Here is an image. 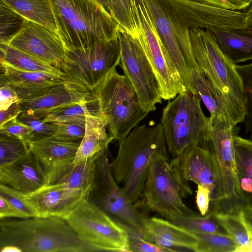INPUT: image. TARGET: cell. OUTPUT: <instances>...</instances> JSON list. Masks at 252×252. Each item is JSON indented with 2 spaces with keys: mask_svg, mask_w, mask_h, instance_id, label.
Masks as SVG:
<instances>
[{
  "mask_svg": "<svg viewBox=\"0 0 252 252\" xmlns=\"http://www.w3.org/2000/svg\"><path fill=\"white\" fill-rule=\"evenodd\" d=\"M0 44V62L21 71L48 73L61 77L60 71L54 66L10 45Z\"/></svg>",
  "mask_w": 252,
  "mask_h": 252,
  "instance_id": "cell-28",
  "label": "cell"
},
{
  "mask_svg": "<svg viewBox=\"0 0 252 252\" xmlns=\"http://www.w3.org/2000/svg\"><path fill=\"white\" fill-rule=\"evenodd\" d=\"M174 30L177 38L189 35V30L230 31L245 28V12L219 8L198 0H157Z\"/></svg>",
  "mask_w": 252,
  "mask_h": 252,
  "instance_id": "cell-10",
  "label": "cell"
},
{
  "mask_svg": "<svg viewBox=\"0 0 252 252\" xmlns=\"http://www.w3.org/2000/svg\"><path fill=\"white\" fill-rule=\"evenodd\" d=\"M235 67L241 78L244 91L252 92V63L244 65L236 64Z\"/></svg>",
  "mask_w": 252,
  "mask_h": 252,
  "instance_id": "cell-45",
  "label": "cell"
},
{
  "mask_svg": "<svg viewBox=\"0 0 252 252\" xmlns=\"http://www.w3.org/2000/svg\"><path fill=\"white\" fill-rule=\"evenodd\" d=\"M245 14V28L251 29H252V2L248 7Z\"/></svg>",
  "mask_w": 252,
  "mask_h": 252,
  "instance_id": "cell-50",
  "label": "cell"
},
{
  "mask_svg": "<svg viewBox=\"0 0 252 252\" xmlns=\"http://www.w3.org/2000/svg\"><path fill=\"white\" fill-rule=\"evenodd\" d=\"M198 95L183 92L168 100L160 119L169 154L175 158L188 148L209 141L210 118L201 108Z\"/></svg>",
  "mask_w": 252,
  "mask_h": 252,
  "instance_id": "cell-5",
  "label": "cell"
},
{
  "mask_svg": "<svg viewBox=\"0 0 252 252\" xmlns=\"http://www.w3.org/2000/svg\"><path fill=\"white\" fill-rule=\"evenodd\" d=\"M217 43L224 55L233 63L252 60V30H212Z\"/></svg>",
  "mask_w": 252,
  "mask_h": 252,
  "instance_id": "cell-26",
  "label": "cell"
},
{
  "mask_svg": "<svg viewBox=\"0 0 252 252\" xmlns=\"http://www.w3.org/2000/svg\"><path fill=\"white\" fill-rule=\"evenodd\" d=\"M121 61L118 37L98 41L84 48L66 50L59 70L62 79L84 92L91 93Z\"/></svg>",
  "mask_w": 252,
  "mask_h": 252,
  "instance_id": "cell-8",
  "label": "cell"
},
{
  "mask_svg": "<svg viewBox=\"0 0 252 252\" xmlns=\"http://www.w3.org/2000/svg\"><path fill=\"white\" fill-rule=\"evenodd\" d=\"M221 225L236 242V252H252V235L241 211L238 213H214Z\"/></svg>",
  "mask_w": 252,
  "mask_h": 252,
  "instance_id": "cell-31",
  "label": "cell"
},
{
  "mask_svg": "<svg viewBox=\"0 0 252 252\" xmlns=\"http://www.w3.org/2000/svg\"><path fill=\"white\" fill-rule=\"evenodd\" d=\"M30 151L29 144L22 140L0 133V166L14 161Z\"/></svg>",
  "mask_w": 252,
  "mask_h": 252,
  "instance_id": "cell-36",
  "label": "cell"
},
{
  "mask_svg": "<svg viewBox=\"0 0 252 252\" xmlns=\"http://www.w3.org/2000/svg\"><path fill=\"white\" fill-rule=\"evenodd\" d=\"M19 193L38 217L63 218L81 201L88 198L67 188L63 182L45 185L27 194Z\"/></svg>",
  "mask_w": 252,
  "mask_h": 252,
  "instance_id": "cell-18",
  "label": "cell"
},
{
  "mask_svg": "<svg viewBox=\"0 0 252 252\" xmlns=\"http://www.w3.org/2000/svg\"><path fill=\"white\" fill-rule=\"evenodd\" d=\"M190 41L199 66L220 94L229 121L234 125L243 123L246 115L244 91L235 65L220 49L210 31L189 30Z\"/></svg>",
  "mask_w": 252,
  "mask_h": 252,
  "instance_id": "cell-4",
  "label": "cell"
},
{
  "mask_svg": "<svg viewBox=\"0 0 252 252\" xmlns=\"http://www.w3.org/2000/svg\"><path fill=\"white\" fill-rule=\"evenodd\" d=\"M0 133L18 138L27 144L33 139L32 128L17 118L0 125Z\"/></svg>",
  "mask_w": 252,
  "mask_h": 252,
  "instance_id": "cell-40",
  "label": "cell"
},
{
  "mask_svg": "<svg viewBox=\"0 0 252 252\" xmlns=\"http://www.w3.org/2000/svg\"><path fill=\"white\" fill-rule=\"evenodd\" d=\"M85 121L56 122L58 130L52 136L62 140L81 142L85 133Z\"/></svg>",
  "mask_w": 252,
  "mask_h": 252,
  "instance_id": "cell-38",
  "label": "cell"
},
{
  "mask_svg": "<svg viewBox=\"0 0 252 252\" xmlns=\"http://www.w3.org/2000/svg\"><path fill=\"white\" fill-rule=\"evenodd\" d=\"M170 162L184 182H193L209 190V210L218 213L224 200V194L219 168L209 149L200 145L191 146L179 157L170 159Z\"/></svg>",
  "mask_w": 252,
  "mask_h": 252,
  "instance_id": "cell-15",
  "label": "cell"
},
{
  "mask_svg": "<svg viewBox=\"0 0 252 252\" xmlns=\"http://www.w3.org/2000/svg\"><path fill=\"white\" fill-rule=\"evenodd\" d=\"M169 220L193 232L228 235L219 223L214 214L210 211L204 216L196 212L189 215H176L173 216Z\"/></svg>",
  "mask_w": 252,
  "mask_h": 252,
  "instance_id": "cell-32",
  "label": "cell"
},
{
  "mask_svg": "<svg viewBox=\"0 0 252 252\" xmlns=\"http://www.w3.org/2000/svg\"><path fill=\"white\" fill-rule=\"evenodd\" d=\"M91 93L97 102V114L106 121L114 140L126 138L148 115L141 107L129 80L117 68Z\"/></svg>",
  "mask_w": 252,
  "mask_h": 252,
  "instance_id": "cell-6",
  "label": "cell"
},
{
  "mask_svg": "<svg viewBox=\"0 0 252 252\" xmlns=\"http://www.w3.org/2000/svg\"><path fill=\"white\" fill-rule=\"evenodd\" d=\"M57 34L66 50L118 38V26L97 0H50Z\"/></svg>",
  "mask_w": 252,
  "mask_h": 252,
  "instance_id": "cell-2",
  "label": "cell"
},
{
  "mask_svg": "<svg viewBox=\"0 0 252 252\" xmlns=\"http://www.w3.org/2000/svg\"><path fill=\"white\" fill-rule=\"evenodd\" d=\"M93 99L91 93L62 80L36 96L20 101V114L44 119L47 113L55 108Z\"/></svg>",
  "mask_w": 252,
  "mask_h": 252,
  "instance_id": "cell-19",
  "label": "cell"
},
{
  "mask_svg": "<svg viewBox=\"0 0 252 252\" xmlns=\"http://www.w3.org/2000/svg\"><path fill=\"white\" fill-rule=\"evenodd\" d=\"M21 112L20 101L13 103L6 110L0 111V125L18 118Z\"/></svg>",
  "mask_w": 252,
  "mask_h": 252,
  "instance_id": "cell-47",
  "label": "cell"
},
{
  "mask_svg": "<svg viewBox=\"0 0 252 252\" xmlns=\"http://www.w3.org/2000/svg\"><path fill=\"white\" fill-rule=\"evenodd\" d=\"M20 101L15 91L9 86H0V111L8 109L12 104Z\"/></svg>",
  "mask_w": 252,
  "mask_h": 252,
  "instance_id": "cell-43",
  "label": "cell"
},
{
  "mask_svg": "<svg viewBox=\"0 0 252 252\" xmlns=\"http://www.w3.org/2000/svg\"><path fill=\"white\" fill-rule=\"evenodd\" d=\"M0 63V85H8L14 89L20 101L36 96L63 80L57 75L21 71Z\"/></svg>",
  "mask_w": 252,
  "mask_h": 252,
  "instance_id": "cell-21",
  "label": "cell"
},
{
  "mask_svg": "<svg viewBox=\"0 0 252 252\" xmlns=\"http://www.w3.org/2000/svg\"><path fill=\"white\" fill-rule=\"evenodd\" d=\"M80 143L49 136L35 139L28 143L30 151L43 167L46 185L61 182L71 170Z\"/></svg>",
  "mask_w": 252,
  "mask_h": 252,
  "instance_id": "cell-17",
  "label": "cell"
},
{
  "mask_svg": "<svg viewBox=\"0 0 252 252\" xmlns=\"http://www.w3.org/2000/svg\"><path fill=\"white\" fill-rule=\"evenodd\" d=\"M27 19L0 0V44H8L22 29Z\"/></svg>",
  "mask_w": 252,
  "mask_h": 252,
  "instance_id": "cell-33",
  "label": "cell"
},
{
  "mask_svg": "<svg viewBox=\"0 0 252 252\" xmlns=\"http://www.w3.org/2000/svg\"><path fill=\"white\" fill-rule=\"evenodd\" d=\"M121 49L120 65L131 84L142 109L148 112L157 109L162 103L157 80L138 41L128 33L118 29Z\"/></svg>",
  "mask_w": 252,
  "mask_h": 252,
  "instance_id": "cell-14",
  "label": "cell"
},
{
  "mask_svg": "<svg viewBox=\"0 0 252 252\" xmlns=\"http://www.w3.org/2000/svg\"><path fill=\"white\" fill-rule=\"evenodd\" d=\"M198 238L196 252H234L238 246L227 234L193 232Z\"/></svg>",
  "mask_w": 252,
  "mask_h": 252,
  "instance_id": "cell-35",
  "label": "cell"
},
{
  "mask_svg": "<svg viewBox=\"0 0 252 252\" xmlns=\"http://www.w3.org/2000/svg\"><path fill=\"white\" fill-rule=\"evenodd\" d=\"M0 196L4 198L14 208L18 213L19 219L36 217L33 210L23 200L18 191L0 184Z\"/></svg>",
  "mask_w": 252,
  "mask_h": 252,
  "instance_id": "cell-39",
  "label": "cell"
},
{
  "mask_svg": "<svg viewBox=\"0 0 252 252\" xmlns=\"http://www.w3.org/2000/svg\"><path fill=\"white\" fill-rule=\"evenodd\" d=\"M27 19L40 24L57 34L50 0H3Z\"/></svg>",
  "mask_w": 252,
  "mask_h": 252,
  "instance_id": "cell-27",
  "label": "cell"
},
{
  "mask_svg": "<svg viewBox=\"0 0 252 252\" xmlns=\"http://www.w3.org/2000/svg\"><path fill=\"white\" fill-rule=\"evenodd\" d=\"M130 252H169L175 249L158 245L143 239L141 235L135 232L129 233Z\"/></svg>",
  "mask_w": 252,
  "mask_h": 252,
  "instance_id": "cell-41",
  "label": "cell"
},
{
  "mask_svg": "<svg viewBox=\"0 0 252 252\" xmlns=\"http://www.w3.org/2000/svg\"><path fill=\"white\" fill-rule=\"evenodd\" d=\"M213 6L227 10L239 11L251 4L252 0H198Z\"/></svg>",
  "mask_w": 252,
  "mask_h": 252,
  "instance_id": "cell-42",
  "label": "cell"
},
{
  "mask_svg": "<svg viewBox=\"0 0 252 252\" xmlns=\"http://www.w3.org/2000/svg\"><path fill=\"white\" fill-rule=\"evenodd\" d=\"M252 30V29H251Z\"/></svg>",
  "mask_w": 252,
  "mask_h": 252,
  "instance_id": "cell-53",
  "label": "cell"
},
{
  "mask_svg": "<svg viewBox=\"0 0 252 252\" xmlns=\"http://www.w3.org/2000/svg\"><path fill=\"white\" fill-rule=\"evenodd\" d=\"M85 124V133L78 148L74 165L103 153L114 140L107 133L106 121L99 115L87 113Z\"/></svg>",
  "mask_w": 252,
  "mask_h": 252,
  "instance_id": "cell-25",
  "label": "cell"
},
{
  "mask_svg": "<svg viewBox=\"0 0 252 252\" xmlns=\"http://www.w3.org/2000/svg\"><path fill=\"white\" fill-rule=\"evenodd\" d=\"M0 219L12 217L19 219L17 212L4 198L1 196H0Z\"/></svg>",
  "mask_w": 252,
  "mask_h": 252,
  "instance_id": "cell-48",
  "label": "cell"
},
{
  "mask_svg": "<svg viewBox=\"0 0 252 252\" xmlns=\"http://www.w3.org/2000/svg\"><path fill=\"white\" fill-rule=\"evenodd\" d=\"M148 241L162 247L181 248L196 252L198 238L192 232L167 219L149 218L141 233Z\"/></svg>",
  "mask_w": 252,
  "mask_h": 252,
  "instance_id": "cell-23",
  "label": "cell"
},
{
  "mask_svg": "<svg viewBox=\"0 0 252 252\" xmlns=\"http://www.w3.org/2000/svg\"><path fill=\"white\" fill-rule=\"evenodd\" d=\"M102 153L74 165L61 182L89 198L95 186L96 161Z\"/></svg>",
  "mask_w": 252,
  "mask_h": 252,
  "instance_id": "cell-29",
  "label": "cell"
},
{
  "mask_svg": "<svg viewBox=\"0 0 252 252\" xmlns=\"http://www.w3.org/2000/svg\"><path fill=\"white\" fill-rule=\"evenodd\" d=\"M0 184L27 194L46 185V177L41 164L30 151L14 161L0 166Z\"/></svg>",
  "mask_w": 252,
  "mask_h": 252,
  "instance_id": "cell-20",
  "label": "cell"
},
{
  "mask_svg": "<svg viewBox=\"0 0 252 252\" xmlns=\"http://www.w3.org/2000/svg\"><path fill=\"white\" fill-rule=\"evenodd\" d=\"M236 126L226 117L210 118L209 141L206 147L211 151L215 158L224 194L221 207L217 213H238L242 208L237 191L233 146V134Z\"/></svg>",
  "mask_w": 252,
  "mask_h": 252,
  "instance_id": "cell-13",
  "label": "cell"
},
{
  "mask_svg": "<svg viewBox=\"0 0 252 252\" xmlns=\"http://www.w3.org/2000/svg\"><path fill=\"white\" fill-rule=\"evenodd\" d=\"M7 45L58 69L65 54L64 45L57 33L28 19L21 31L11 39Z\"/></svg>",
  "mask_w": 252,
  "mask_h": 252,
  "instance_id": "cell-16",
  "label": "cell"
},
{
  "mask_svg": "<svg viewBox=\"0 0 252 252\" xmlns=\"http://www.w3.org/2000/svg\"><path fill=\"white\" fill-rule=\"evenodd\" d=\"M109 13L118 29L134 38L138 35L140 14L137 0H110Z\"/></svg>",
  "mask_w": 252,
  "mask_h": 252,
  "instance_id": "cell-30",
  "label": "cell"
},
{
  "mask_svg": "<svg viewBox=\"0 0 252 252\" xmlns=\"http://www.w3.org/2000/svg\"><path fill=\"white\" fill-rule=\"evenodd\" d=\"M0 252H23L18 247L13 245H6L0 248Z\"/></svg>",
  "mask_w": 252,
  "mask_h": 252,
  "instance_id": "cell-51",
  "label": "cell"
},
{
  "mask_svg": "<svg viewBox=\"0 0 252 252\" xmlns=\"http://www.w3.org/2000/svg\"><path fill=\"white\" fill-rule=\"evenodd\" d=\"M241 214L252 235V210L243 209Z\"/></svg>",
  "mask_w": 252,
  "mask_h": 252,
  "instance_id": "cell-49",
  "label": "cell"
},
{
  "mask_svg": "<svg viewBox=\"0 0 252 252\" xmlns=\"http://www.w3.org/2000/svg\"><path fill=\"white\" fill-rule=\"evenodd\" d=\"M100 2L109 12L110 8V0H97Z\"/></svg>",
  "mask_w": 252,
  "mask_h": 252,
  "instance_id": "cell-52",
  "label": "cell"
},
{
  "mask_svg": "<svg viewBox=\"0 0 252 252\" xmlns=\"http://www.w3.org/2000/svg\"><path fill=\"white\" fill-rule=\"evenodd\" d=\"M192 194L189 183L181 179L173 169L168 153L159 154L152 160L142 196L144 201L137 206L155 212L170 220L176 215L194 214L183 201Z\"/></svg>",
  "mask_w": 252,
  "mask_h": 252,
  "instance_id": "cell-7",
  "label": "cell"
},
{
  "mask_svg": "<svg viewBox=\"0 0 252 252\" xmlns=\"http://www.w3.org/2000/svg\"><path fill=\"white\" fill-rule=\"evenodd\" d=\"M239 127L233 134L238 195L242 209L252 210V141L239 136Z\"/></svg>",
  "mask_w": 252,
  "mask_h": 252,
  "instance_id": "cell-24",
  "label": "cell"
},
{
  "mask_svg": "<svg viewBox=\"0 0 252 252\" xmlns=\"http://www.w3.org/2000/svg\"><path fill=\"white\" fill-rule=\"evenodd\" d=\"M63 218L82 242L98 252H130L128 231L89 198Z\"/></svg>",
  "mask_w": 252,
  "mask_h": 252,
  "instance_id": "cell-9",
  "label": "cell"
},
{
  "mask_svg": "<svg viewBox=\"0 0 252 252\" xmlns=\"http://www.w3.org/2000/svg\"><path fill=\"white\" fill-rule=\"evenodd\" d=\"M246 115L244 120L246 134L250 133L252 139V92L244 90Z\"/></svg>",
  "mask_w": 252,
  "mask_h": 252,
  "instance_id": "cell-46",
  "label": "cell"
},
{
  "mask_svg": "<svg viewBox=\"0 0 252 252\" xmlns=\"http://www.w3.org/2000/svg\"><path fill=\"white\" fill-rule=\"evenodd\" d=\"M140 21L138 35L135 38L140 44L153 70L160 97L165 100L174 99L187 92L178 69L162 42L154 21L144 0H137Z\"/></svg>",
  "mask_w": 252,
  "mask_h": 252,
  "instance_id": "cell-11",
  "label": "cell"
},
{
  "mask_svg": "<svg viewBox=\"0 0 252 252\" xmlns=\"http://www.w3.org/2000/svg\"><path fill=\"white\" fill-rule=\"evenodd\" d=\"M195 199L200 214L203 216L206 215L209 211L210 207L209 190L201 185H197Z\"/></svg>",
  "mask_w": 252,
  "mask_h": 252,
  "instance_id": "cell-44",
  "label": "cell"
},
{
  "mask_svg": "<svg viewBox=\"0 0 252 252\" xmlns=\"http://www.w3.org/2000/svg\"><path fill=\"white\" fill-rule=\"evenodd\" d=\"M96 100L71 104L55 108L46 115L44 121L55 122H70L86 121V115L90 110L89 107L97 106Z\"/></svg>",
  "mask_w": 252,
  "mask_h": 252,
  "instance_id": "cell-34",
  "label": "cell"
},
{
  "mask_svg": "<svg viewBox=\"0 0 252 252\" xmlns=\"http://www.w3.org/2000/svg\"><path fill=\"white\" fill-rule=\"evenodd\" d=\"M167 153L160 123L137 126L119 141L117 155L111 162V169L129 201L135 204L139 201L152 160L158 154Z\"/></svg>",
  "mask_w": 252,
  "mask_h": 252,
  "instance_id": "cell-1",
  "label": "cell"
},
{
  "mask_svg": "<svg viewBox=\"0 0 252 252\" xmlns=\"http://www.w3.org/2000/svg\"><path fill=\"white\" fill-rule=\"evenodd\" d=\"M158 34L170 53L182 79L187 92L197 95L173 27L157 0H144Z\"/></svg>",
  "mask_w": 252,
  "mask_h": 252,
  "instance_id": "cell-22",
  "label": "cell"
},
{
  "mask_svg": "<svg viewBox=\"0 0 252 252\" xmlns=\"http://www.w3.org/2000/svg\"><path fill=\"white\" fill-rule=\"evenodd\" d=\"M17 119L32 128L33 140L52 136L58 130V126L55 122H45L44 119L25 114H20Z\"/></svg>",
  "mask_w": 252,
  "mask_h": 252,
  "instance_id": "cell-37",
  "label": "cell"
},
{
  "mask_svg": "<svg viewBox=\"0 0 252 252\" xmlns=\"http://www.w3.org/2000/svg\"><path fill=\"white\" fill-rule=\"evenodd\" d=\"M93 202L129 232L141 235L149 218L126 198L113 175L108 149L96 161Z\"/></svg>",
  "mask_w": 252,
  "mask_h": 252,
  "instance_id": "cell-12",
  "label": "cell"
},
{
  "mask_svg": "<svg viewBox=\"0 0 252 252\" xmlns=\"http://www.w3.org/2000/svg\"><path fill=\"white\" fill-rule=\"evenodd\" d=\"M0 220V248L13 245L26 252H98L82 242L63 217Z\"/></svg>",
  "mask_w": 252,
  "mask_h": 252,
  "instance_id": "cell-3",
  "label": "cell"
}]
</instances>
